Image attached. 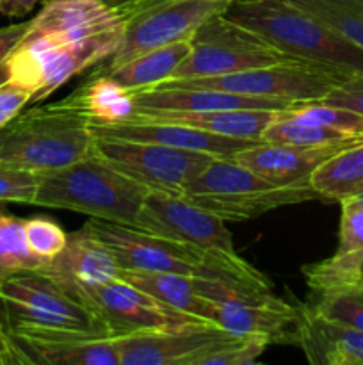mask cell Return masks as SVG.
<instances>
[{
  "mask_svg": "<svg viewBox=\"0 0 363 365\" xmlns=\"http://www.w3.org/2000/svg\"><path fill=\"white\" fill-rule=\"evenodd\" d=\"M38 185L39 175L34 171L0 166V205L4 203L32 205Z\"/></svg>",
  "mask_w": 363,
  "mask_h": 365,
  "instance_id": "obj_36",
  "label": "cell"
},
{
  "mask_svg": "<svg viewBox=\"0 0 363 365\" xmlns=\"http://www.w3.org/2000/svg\"><path fill=\"white\" fill-rule=\"evenodd\" d=\"M135 228L199 248L235 253L233 239L224 221L184 195L149 191L137 214Z\"/></svg>",
  "mask_w": 363,
  "mask_h": 365,
  "instance_id": "obj_14",
  "label": "cell"
},
{
  "mask_svg": "<svg viewBox=\"0 0 363 365\" xmlns=\"http://www.w3.org/2000/svg\"><path fill=\"white\" fill-rule=\"evenodd\" d=\"M228 7L212 0H134L127 4L120 46L98 66H120L149 50L191 41L206 20L226 13Z\"/></svg>",
  "mask_w": 363,
  "mask_h": 365,
  "instance_id": "obj_8",
  "label": "cell"
},
{
  "mask_svg": "<svg viewBox=\"0 0 363 365\" xmlns=\"http://www.w3.org/2000/svg\"><path fill=\"white\" fill-rule=\"evenodd\" d=\"M281 110L237 109V110H135L132 116L144 120L182 123L210 134L233 139L262 141L265 128ZM130 116V118H132Z\"/></svg>",
  "mask_w": 363,
  "mask_h": 365,
  "instance_id": "obj_23",
  "label": "cell"
},
{
  "mask_svg": "<svg viewBox=\"0 0 363 365\" xmlns=\"http://www.w3.org/2000/svg\"><path fill=\"white\" fill-rule=\"evenodd\" d=\"M363 48V2L347 0H292Z\"/></svg>",
  "mask_w": 363,
  "mask_h": 365,
  "instance_id": "obj_32",
  "label": "cell"
},
{
  "mask_svg": "<svg viewBox=\"0 0 363 365\" xmlns=\"http://www.w3.org/2000/svg\"><path fill=\"white\" fill-rule=\"evenodd\" d=\"M127 6L112 7L100 0H48L28 20V34H45L59 41H77L125 21Z\"/></svg>",
  "mask_w": 363,
  "mask_h": 365,
  "instance_id": "obj_19",
  "label": "cell"
},
{
  "mask_svg": "<svg viewBox=\"0 0 363 365\" xmlns=\"http://www.w3.org/2000/svg\"><path fill=\"white\" fill-rule=\"evenodd\" d=\"M292 106L295 103L237 95L214 88L159 86V88L134 93L135 110H285Z\"/></svg>",
  "mask_w": 363,
  "mask_h": 365,
  "instance_id": "obj_21",
  "label": "cell"
},
{
  "mask_svg": "<svg viewBox=\"0 0 363 365\" xmlns=\"http://www.w3.org/2000/svg\"><path fill=\"white\" fill-rule=\"evenodd\" d=\"M262 36L237 24L226 14L206 20L191 39V52L178 64L169 81L209 78L288 61Z\"/></svg>",
  "mask_w": 363,
  "mask_h": 365,
  "instance_id": "obj_9",
  "label": "cell"
},
{
  "mask_svg": "<svg viewBox=\"0 0 363 365\" xmlns=\"http://www.w3.org/2000/svg\"><path fill=\"white\" fill-rule=\"evenodd\" d=\"M43 2H48V0H43ZM100 2L107 4V6H112V7H123L127 4L134 2V0H100Z\"/></svg>",
  "mask_w": 363,
  "mask_h": 365,
  "instance_id": "obj_43",
  "label": "cell"
},
{
  "mask_svg": "<svg viewBox=\"0 0 363 365\" xmlns=\"http://www.w3.org/2000/svg\"><path fill=\"white\" fill-rule=\"evenodd\" d=\"M0 323L7 331L110 335L84 299L43 269L21 271L0 282Z\"/></svg>",
  "mask_w": 363,
  "mask_h": 365,
  "instance_id": "obj_6",
  "label": "cell"
},
{
  "mask_svg": "<svg viewBox=\"0 0 363 365\" xmlns=\"http://www.w3.org/2000/svg\"><path fill=\"white\" fill-rule=\"evenodd\" d=\"M313 294L312 302L305 305L306 310L331 323L363 331V287H340Z\"/></svg>",
  "mask_w": 363,
  "mask_h": 365,
  "instance_id": "obj_31",
  "label": "cell"
},
{
  "mask_svg": "<svg viewBox=\"0 0 363 365\" xmlns=\"http://www.w3.org/2000/svg\"><path fill=\"white\" fill-rule=\"evenodd\" d=\"M96 135L85 116L63 100L32 106L0 128V166L18 170H59L95 155Z\"/></svg>",
  "mask_w": 363,
  "mask_h": 365,
  "instance_id": "obj_4",
  "label": "cell"
},
{
  "mask_svg": "<svg viewBox=\"0 0 363 365\" xmlns=\"http://www.w3.org/2000/svg\"><path fill=\"white\" fill-rule=\"evenodd\" d=\"M16 364H18V356L13 348V342H11L9 334H7V330L4 328V324L0 323V365H16Z\"/></svg>",
  "mask_w": 363,
  "mask_h": 365,
  "instance_id": "obj_42",
  "label": "cell"
},
{
  "mask_svg": "<svg viewBox=\"0 0 363 365\" xmlns=\"http://www.w3.org/2000/svg\"><path fill=\"white\" fill-rule=\"evenodd\" d=\"M43 271L71 292H77L116 280L121 266L112 250L84 225L80 230L68 235L66 248Z\"/></svg>",
  "mask_w": 363,
  "mask_h": 365,
  "instance_id": "obj_18",
  "label": "cell"
},
{
  "mask_svg": "<svg viewBox=\"0 0 363 365\" xmlns=\"http://www.w3.org/2000/svg\"><path fill=\"white\" fill-rule=\"evenodd\" d=\"M310 187L319 200L344 202L363 191V141L333 153L312 173Z\"/></svg>",
  "mask_w": 363,
  "mask_h": 365,
  "instance_id": "obj_27",
  "label": "cell"
},
{
  "mask_svg": "<svg viewBox=\"0 0 363 365\" xmlns=\"http://www.w3.org/2000/svg\"><path fill=\"white\" fill-rule=\"evenodd\" d=\"M199 294L214 303L212 323L228 334L258 339L265 344H295L301 309L273 292L231 287L217 280L196 278Z\"/></svg>",
  "mask_w": 363,
  "mask_h": 365,
  "instance_id": "obj_10",
  "label": "cell"
},
{
  "mask_svg": "<svg viewBox=\"0 0 363 365\" xmlns=\"http://www.w3.org/2000/svg\"><path fill=\"white\" fill-rule=\"evenodd\" d=\"M43 0H0V16H25Z\"/></svg>",
  "mask_w": 363,
  "mask_h": 365,
  "instance_id": "obj_41",
  "label": "cell"
},
{
  "mask_svg": "<svg viewBox=\"0 0 363 365\" xmlns=\"http://www.w3.org/2000/svg\"><path fill=\"white\" fill-rule=\"evenodd\" d=\"M351 75L330 68L315 66L298 59L281 61L269 66L251 68L237 73L209 78H184L167 81L162 86H185V88H214L258 98L281 100L288 103L319 102Z\"/></svg>",
  "mask_w": 363,
  "mask_h": 365,
  "instance_id": "obj_11",
  "label": "cell"
},
{
  "mask_svg": "<svg viewBox=\"0 0 363 365\" xmlns=\"http://www.w3.org/2000/svg\"><path fill=\"white\" fill-rule=\"evenodd\" d=\"M285 114L295 120L310 121V123L322 125L335 130L347 132V134H363V116L344 109V107L330 106L324 102H305L285 109Z\"/></svg>",
  "mask_w": 363,
  "mask_h": 365,
  "instance_id": "obj_33",
  "label": "cell"
},
{
  "mask_svg": "<svg viewBox=\"0 0 363 365\" xmlns=\"http://www.w3.org/2000/svg\"><path fill=\"white\" fill-rule=\"evenodd\" d=\"M123 24L77 41H59L52 36L25 32L7 56L0 77L28 89L31 106H34L82 71L112 56L121 43Z\"/></svg>",
  "mask_w": 363,
  "mask_h": 365,
  "instance_id": "obj_5",
  "label": "cell"
},
{
  "mask_svg": "<svg viewBox=\"0 0 363 365\" xmlns=\"http://www.w3.org/2000/svg\"><path fill=\"white\" fill-rule=\"evenodd\" d=\"M295 344L313 365H363V331L315 316L302 307Z\"/></svg>",
  "mask_w": 363,
  "mask_h": 365,
  "instance_id": "obj_22",
  "label": "cell"
},
{
  "mask_svg": "<svg viewBox=\"0 0 363 365\" xmlns=\"http://www.w3.org/2000/svg\"><path fill=\"white\" fill-rule=\"evenodd\" d=\"M347 2H363V0H347Z\"/></svg>",
  "mask_w": 363,
  "mask_h": 365,
  "instance_id": "obj_46",
  "label": "cell"
},
{
  "mask_svg": "<svg viewBox=\"0 0 363 365\" xmlns=\"http://www.w3.org/2000/svg\"><path fill=\"white\" fill-rule=\"evenodd\" d=\"M347 200H352V202H356V203H359V205H363V191L359 192V195L352 196V198H347Z\"/></svg>",
  "mask_w": 363,
  "mask_h": 365,
  "instance_id": "obj_45",
  "label": "cell"
},
{
  "mask_svg": "<svg viewBox=\"0 0 363 365\" xmlns=\"http://www.w3.org/2000/svg\"><path fill=\"white\" fill-rule=\"evenodd\" d=\"M347 146H292L274 143H255L235 153L233 159L260 177L278 185L308 184L313 171L333 153Z\"/></svg>",
  "mask_w": 363,
  "mask_h": 365,
  "instance_id": "obj_20",
  "label": "cell"
},
{
  "mask_svg": "<svg viewBox=\"0 0 363 365\" xmlns=\"http://www.w3.org/2000/svg\"><path fill=\"white\" fill-rule=\"evenodd\" d=\"M75 294L91 307L112 337L194 323H210L169 309L123 278H116L91 289H82Z\"/></svg>",
  "mask_w": 363,
  "mask_h": 365,
  "instance_id": "obj_13",
  "label": "cell"
},
{
  "mask_svg": "<svg viewBox=\"0 0 363 365\" xmlns=\"http://www.w3.org/2000/svg\"><path fill=\"white\" fill-rule=\"evenodd\" d=\"M224 14L262 36L290 59L344 75H363V48L292 0L231 4Z\"/></svg>",
  "mask_w": 363,
  "mask_h": 365,
  "instance_id": "obj_2",
  "label": "cell"
},
{
  "mask_svg": "<svg viewBox=\"0 0 363 365\" xmlns=\"http://www.w3.org/2000/svg\"><path fill=\"white\" fill-rule=\"evenodd\" d=\"M185 198L221 217L224 223H242L281 207L317 200L310 184L278 185L235 160L219 157L189 184Z\"/></svg>",
  "mask_w": 363,
  "mask_h": 365,
  "instance_id": "obj_7",
  "label": "cell"
},
{
  "mask_svg": "<svg viewBox=\"0 0 363 365\" xmlns=\"http://www.w3.org/2000/svg\"><path fill=\"white\" fill-rule=\"evenodd\" d=\"M32 93L16 82L0 81V128L6 127L27 106H31Z\"/></svg>",
  "mask_w": 363,
  "mask_h": 365,
  "instance_id": "obj_39",
  "label": "cell"
},
{
  "mask_svg": "<svg viewBox=\"0 0 363 365\" xmlns=\"http://www.w3.org/2000/svg\"><path fill=\"white\" fill-rule=\"evenodd\" d=\"M23 232L31 252L45 264L57 259L68 245V234L50 217H28L23 221Z\"/></svg>",
  "mask_w": 363,
  "mask_h": 365,
  "instance_id": "obj_34",
  "label": "cell"
},
{
  "mask_svg": "<svg viewBox=\"0 0 363 365\" xmlns=\"http://www.w3.org/2000/svg\"><path fill=\"white\" fill-rule=\"evenodd\" d=\"M93 134L98 138L128 139V141L155 143V145L171 146L178 150H191V152L206 153L212 157H235L241 150L249 148L260 141L248 139H233L224 135L210 134L198 130L182 123L169 121L144 120V118H128L116 123H91Z\"/></svg>",
  "mask_w": 363,
  "mask_h": 365,
  "instance_id": "obj_17",
  "label": "cell"
},
{
  "mask_svg": "<svg viewBox=\"0 0 363 365\" xmlns=\"http://www.w3.org/2000/svg\"><path fill=\"white\" fill-rule=\"evenodd\" d=\"M340 232H338L337 253H349L363 250V205L344 200L340 202Z\"/></svg>",
  "mask_w": 363,
  "mask_h": 365,
  "instance_id": "obj_37",
  "label": "cell"
},
{
  "mask_svg": "<svg viewBox=\"0 0 363 365\" xmlns=\"http://www.w3.org/2000/svg\"><path fill=\"white\" fill-rule=\"evenodd\" d=\"M95 153L146 189L167 195H184L192 180L217 157L178 150L155 143L98 138Z\"/></svg>",
  "mask_w": 363,
  "mask_h": 365,
  "instance_id": "obj_12",
  "label": "cell"
},
{
  "mask_svg": "<svg viewBox=\"0 0 363 365\" xmlns=\"http://www.w3.org/2000/svg\"><path fill=\"white\" fill-rule=\"evenodd\" d=\"M235 337L214 323H194L121 335L114 341L120 365H199L203 356Z\"/></svg>",
  "mask_w": 363,
  "mask_h": 365,
  "instance_id": "obj_15",
  "label": "cell"
},
{
  "mask_svg": "<svg viewBox=\"0 0 363 365\" xmlns=\"http://www.w3.org/2000/svg\"><path fill=\"white\" fill-rule=\"evenodd\" d=\"M23 221L21 217L4 212L0 205V282L21 271H36L48 266L28 248Z\"/></svg>",
  "mask_w": 363,
  "mask_h": 365,
  "instance_id": "obj_30",
  "label": "cell"
},
{
  "mask_svg": "<svg viewBox=\"0 0 363 365\" xmlns=\"http://www.w3.org/2000/svg\"><path fill=\"white\" fill-rule=\"evenodd\" d=\"M191 52V41H178L162 48L149 50L114 68L96 64L93 73L107 75L132 93L159 88L173 77L178 64Z\"/></svg>",
  "mask_w": 363,
  "mask_h": 365,
  "instance_id": "obj_25",
  "label": "cell"
},
{
  "mask_svg": "<svg viewBox=\"0 0 363 365\" xmlns=\"http://www.w3.org/2000/svg\"><path fill=\"white\" fill-rule=\"evenodd\" d=\"M320 102L344 107V109L363 116V75H351L345 81H342Z\"/></svg>",
  "mask_w": 363,
  "mask_h": 365,
  "instance_id": "obj_38",
  "label": "cell"
},
{
  "mask_svg": "<svg viewBox=\"0 0 363 365\" xmlns=\"http://www.w3.org/2000/svg\"><path fill=\"white\" fill-rule=\"evenodd\" d=\"M212 2H223L231 6V4H244V2H253V0H212Z\"/></svg>",
  "mask_w": 363,
  "mask_h": 365,
  "instance_id": "obj_44",
  "label": "cell"
},
{
  "mask_svg": "<svg viewBox=\"0 0 363 365\" xmlns=\"http://www.w3.org/2000/svg\"><path fill=\"white\" fill-rule=\"evenodd\" d=\"M63 102L88 118L89 123L125 121L135 110L134 93L102 73H91V77L70 96L63 98Z\"/></svg>",
  "mask_w": 363,
  "mask_h": 365,
  "instance_id": "obj_26",
  "label": "cell"
},
{
  "mask_svg": "<svg viewBox=\"0 0 363 365\" xmlns=\"http://www.w3.org/2000/svg\"><path fill=\"white\" fill-rule=\"evenodd\" d=\"M28 29V21L23 24H11L6 27H0V70L6 63L7 56L14 50V46L21 41Z\"/></svg>",
  "mask_w": 363,
  "mask_h": 365,
  "instance_id": "obj_40",
  "label": "cell"
},
{
  "mask_svg": "<svg viewBox=\"0 0 363 365\" xmlns=\"http://www.w3.org/2000/svg\"><path fill=\"white\" fill-rule=\"evenodd\" d=\"M85 227L112 250L121 269L187 274L223 282L246 291L273 292V285L265 274L260 273L237 252L205 250L187 242L159 237L135 227L109 223L95 217L89 220Z\"/></svg>",
  "mask_w": 363,
  "mask_h": 365,
  "instance_id": "obj_1",
  "label": "cell"
},
{
  "mask_svg": "<svg viewBox=\"0 0 363 365\" xmlns=\"http://www.w3.org/2000/svg\"><path fill=\"white\" fill-rule=\"evenodd\" d=\"M306 285L313 292L340 287H363V250L349 253H335L320 262L302 267Z\"/></svg>",
  "mask_w": 363,
  "mask_h": 365,
  "instance_id": "obj_29",
  "label": "cell"
},
{
  "mask_svg": "<svg viewBox=\"0 0 363 365\" xmlns=\"http://www.w3.org/2000/svg\"><path fill=\"white\" fill-rule=\"evenodd\" d=\"M120 278L127 280L128 284L142 289L164 303L169 309L184 312L187 316L199 317L212 323L214 303L199 294L196 277L177 273H162V271H134L121 269Z\"/></svg>",
  "mask_w": 363,
  "mask_h": 365,
  "instance_id": "obj_24",
  "label": "cell"
},
{
  "mask_svg": "<svg viewBox=\"0 0 363 365\" xmlns=\"http://www.w3.org/2000/svg\"><path fill=\"white\" fill-rule=\"evenodd\" d=\"M18 364L120 365L114 337L77 331H7Z\"/></svg>",
  "mask_w": 363,
  "mask_h": 365,
  "instance_id": "obj_16",
  "label": "cell"
},
{
  "mask_svg": "<svg viewBox=\"0 0 363 365\" xmlns=\"http://www.w3.org/2000/svg\"><path fill=\"white\" fill-rule=\"evenodd\" d=\"M263 143L292 146H351L363 141V134H347L310 121L295 120L281 110L276 120L265 128L262 135Z\"/></svg>",
  "mask_w": 363,
  "mask_h": 365,
  "instance_id": "obj_28",
  "label": "cell"
},
{
  "mask_svg": "<svg viewBox=\"0 0 363 365\" xmlns=\"http://www.w3.org/2000/svg\"><path fill=\"white\" fill-rule=\"evenodd\" d=\"M39 175L32 205L71 210L100 221L135 227L149 189L95 155Z\"/></svg>",
  "mask_w": 363,
  "mask_h": 365,
  "instance_id": "obj_3",
  "label": "cell"
},
{
  "mask_svg": "<svg viewBox=\"0 0 363 365\" xmlns=\"http://www.w3.org/2000/svg\"><path fill=\"white\" fill-rule=\"evenodd\" d=\"M267 346L269 344L258 339L235 337L203 356L199 365H253L258 362Z\"/></svg>",
  "mask_w": 363,
  "mask_h": 365,
  "instance_id": "obj_35",
  "label": "cell"
}]
</instances>
